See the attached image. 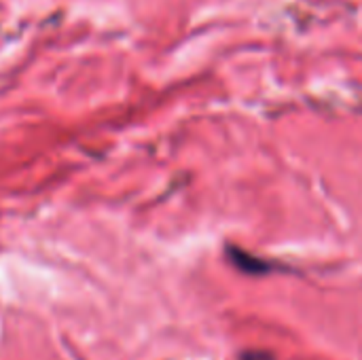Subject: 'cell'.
Wrapping results in <instances>:
<instances>
[{"label":"cell","mask_w":362,"mask_h":360,"mask_svg":"<svg viewBox=\"0 0 362 360\" xmlns=\"http://www.w3.org/2000/svg\"><path fill=\"white\" fill-rule=\"evenodd\" d=\"M242 360H274L269 354H265V352H246Z\"/></svg>","instance_id":"1"}]
</instances>
